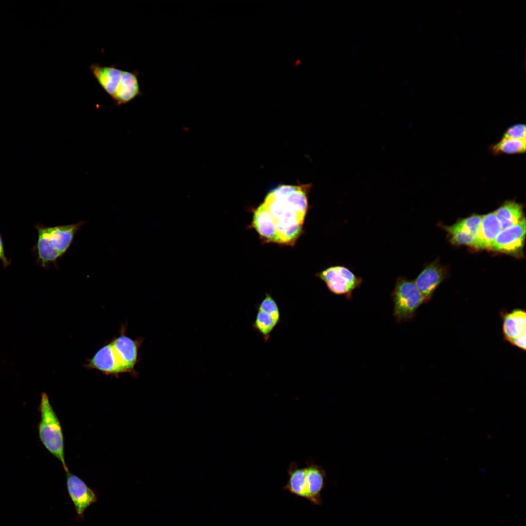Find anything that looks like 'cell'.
Instances as JSON below:
<instances>
[{
	"mask_svg": "<svg viewBox=\"0 0 526 526\" xmlns=\"http://www.w3.org/2000/svg\"><path fill=\"white\" fill-rule=\"evenodd\" d=\"M84 366L88 369L99 371L106 375L117 376L126 373L111 341L100 348L88 360Z\"/></svg>",
	"mask_w": 526,
	"mask_h": 526,
	"instance_id": "9",
	"label": "cell"
},
{
	"mask_svg": "<svg viewBox=\"0 0 526 526\" xmlns=\"http://www.w3.org/2000/svg\"><path fill=\"white\" fill-rule=\"evenodd\" d=\"M89 68L99 85L117 106L128 103L142 94L137 71H125L114 65L102 66L98 63H92Z\"/></svg>",
	"mask_w": 526,
	"mask_h": 526,
	"instance_id": "2",
	"label": "cell"
},
{
	"mask_svg": "<svg viewBox=\"0 0 526 526\" xmlns=\"http://www.w3.org/2000/svg\"><path fill=\"white\" fill-rule=\"evenodd\" d=\"M305 468L307 500L313 505L320 506L322 504L321 492L325 486L326 474L321 467L311 462H308Z\"/></svg>",
	"mask_w": 526,
	"mask_h": 526,
	"instance_id": "13",
	"label": "cell"
},
{
	"mask_svg": "<svg viewBox=\"0 0 526 526\" xmlns=\"http://www.w3.org/2000/svg\"><path fill=\"white\" fill-rule=\"evenodd\" d=\"M0 260L2 263L3 266L6 267L9 265L11 261L8 259L5 255L4 244L1 235L0 233Z\"/></svg>",
	"mask_w": 526,
	"mask_h": 526,
	"instance_id": "24",
	"label": "cell"
},
{
	"mask_svg": "<svg viewBox=\"0 0 526 526\" xmlns=\"http://www.w3.org/2000/svg\"><path fill=\"white\" fill-rule=\"evenodd\" d=\"M125 327H122L120 335L110 341L126 373L136 376L134 368L140 361L138 351L144 339L139 338L133 339L128 337Z\"/></svg>",
	"mask_w": 526,
	"mask_h": 526,
	"instance_id": "6",
	"label": "cell"
},
{
	"mask_svg": "<svg viewBox=\"0 0 526 526\" xmlns=\"http://www.w3.org/2000/svg\"><path fill=\"white\" fill-rule=\"evenodd\" d=\"M66 473L69 495L74 505L77 518L79 520H82L85 511L97 501V495L79 477L69 470Z\"/></svg>",
	"mask_w": 526,
	"mask_h": 526,
	"instance_id": "7",
	"label": "cell"
},
{
	"mask_svg": "<svg viewBox=\"0 0 526 526\" xmlns=\"http://www.w3.org/2000/svg\"><path fill=\"white\" fill-rule=\"evenodd\" d=\"M526 235V219L503 229L492 242L491 249L510 254L518 253L522 248Z\"/></svg>",
	"mask_w": 526,
	"mask_h": 526,
	"instance_id": "8",
	"label": "cell"
},
{
	"mask_svg": "<svg viewBox=\"0 0 526 526\" xmlns=\"http://www.w3.org/2000/svg\"><path fill=\"white\" fill-rule=\"evenodd\" d=\"M258 311H262L269 314L278 323L280 320V313L279 307L275 301L268 294L258 307Z\"/></svg>",
	"mask_w": 526,
	"mask_h": 526,
	"instance_id": "21",
	"label": "cell"
},
{
	"mask_svg": "<svg viewBox=\"0 0 526 526\" xmlns=\"http://www.w3.org/2000/svg\"><path fill=\"white\" fill-rule=\"evenodd\" d=\"M287 473L288 479L283 489L293 495L307 500L305 468H300L296 463L292 462L289 466Z\"/></svg>",
	"mask_w": 526,
	"mask_h": 526,
	"instance_id": "16",
	"label": "cell"
},
{
	"mask_svg": "<svg viewBox=\"0 0 526 526\" xmlns=\"http://www.w3.org/2000/svg\"><path fill=\"white\" fill-rule=\"evenodd\" d=\"M444 276V269L434 262L426 266L417 277L414 282L426 302L431 299Z\"/></svg>",
	"mask_w": 526,
	"mask_h": 526,
	"instance_id": "12",
	"label": "cell"
},
{
	"mask_svg": "<svg viewBox=\"0 0 526 526\" xmlns=\"http://www.w3.org/2000/svg\"><path fill=\"white\" fill-rule=\"evenodd\" d=\"M526 145L525 140L502 137L499 141L489 146V151L494 156L502 154H522L526 151Z\"/></svg>",
	"mask_w": 526,
	"mask_h": 526,
	"instance_id": "18",
	"label": "cell"
},
{
	"mask_svg": "<svg viewBox=\"0 0 526 526\" xmlns=\"http://www.w3.org/2000/svg\"><path fill=\"white\" fill-rule=\"evenodd\" d=\"M502 329L505 339L512 345L520 338L526 336V314L524 310L517 308L503 313Z\"/></svg>",
	"mask_w": 526,
	"mask_h": 526,
	"instance_id": "11",
	"label": "cell"
},
{
	"mask_svg": "<svg viewBox=\"0 0 526 526\" xmlns=\"http://www.w3.org/2000/svg\"><path fill=\"white\" fill-rule=\"evenodd\" d=\"M308 187L281 185L270 193L276 198L283 201L291 209L304 219L308 210Z\"/></svg>",
	"mask_w": 526,
	"mask_h": 526,
	"instance_id": "10",
	"label": "cell"
},
{
	"mask_svg": "<svg viewBox=\"0 0 526 526\" xmlns=\"http://www.w3.org/2000/svg\"><path fill=\"white\" fill-rule=\"evenodd\" d=\"M502 230L500 222L494 212L482 215L474 247L479 249L490 248Z\"/></svg>",
	"mask_w": 526,
	"mask_h": 526,
	"instance_id": "14",
	"label": "cell"
},
{
	"mask_svg": "<svg viewBox=\"0 0 526 526\" xmlns=\"http://www.w3.org/2000/svg\"><path fill=\"white\" fill-rule=\"evenodd\" d=\"M446 230L450 234L452 243L474 246L475 236L463 230L456 224L446 227Z\"/></svg>",
	"mask_w": 526,
	"mask_h": 526,
	"instance_id": "20",
	"label": "cell"
},
{
	"mask_svg": "<svg viewBox=\"0 0 526 526\" xmlns=\"http://www.w3.org/2000/svg\"><path fill=\"white\" fill-rule=\"evenodd\" d=\"M526 125L524 124L518 123L508 127L502 137L526 140Z\"/></svg>",
	"mask_w": 526,
	"mask_h": 526,
	"instance_id": "23",
	"label": "cell"
},
{
	"mask_svg": "<svg viewBox=\"0 0 526 526\" xmlns=\"http://www.w3.org/2000/svg\"><path fill=\"white\" fill-rule=\"evenodd\" d=\"M278 323L268 313L258 311L253 324V327L258 332L266 341Z\"/></svg>",
	"mask_w": 526,
	"mask_h": 526,
	"instance_id": "19",
	"label": "cell"
},
{
	"mask_svg": "<svg viewBox=\"0 0 526 526\" xmlns=\"http://www.w3.org/2000/svg\"><path fill=\"white\" fill-rule=\"evenodd\" d=\"M39 411L40 421L38 434L43 446L62 464L65 471L69 470L64 457V438L59 419L55 412L47 394H41Z\"/></svg>",
	"mask_w": 526,
	"mask_h": 526,
	"instance_id": "3",
	"label": "cell"
},
{
	"mask_svg": "<svg viewBox=\"0 0 526 526\" xmlns=\"http://www.w3.org/2000/svg\"><path fill=\"white\" fill-rule=\"evenodd\" d=\"M482 217V215H473L455 224L463 230L476 236Z\"/></svg>",
	"mask_w": 526,
	"mask_h": 526,
	"instance_id": "22",
	"label": "cell"
},
{
	"mask_svg": "<svg viewBox=\"0 0 526 526\" xmlns=\"http://www.w3.org/2000/svg\"><path fill=\"white\" fill-rule=\"evenodd\" d=\"M494 212L502 229L517 224L524 218L522 205L514 200L505 201Z\"/></svg>",
	"mask_w": 526,
	"mask_h": 526,
	"instance_id": "17",
	"label": "cell"
},
{
	"mask_svg": "<svg viewBox=\"0 0 526 526\" xmlns=\"http://www.w3.org/2000/svg\"><path fill=\"white\" fill-rule=\"evenodd\" d=\"M84 224L85 222L81 221L47 226L36 223L35 227L38 232V240L32 249L36 263L45 269H49L52 264L58 268V261L69 249L75 234Z\"/></svg>",
	"mask_w": 526,
	"mask_h": 526,
	"instance_id": "1",
	"label": "cell"
},
{
	"mask_svg": "<svg viewBox=\"0 0 526 526\" xmlns=\"http://www.w3.org/2000/svg\"><path fill=\"white\" fill-rule=\"evenodd\" d=\"M326 283L329 290L336 295H343L350 300L353 291L362 282L361 277L356 276L348 267L343 265L331 266L318 274Z\"/></svg>",
	"mask_w": 526,
	"mask_h": 526,
	"instance_id": "5",
	"label": "cell"
},
{
	"mask_svg": "<svg viewBox=\"0 0 526 526\" xmlns=\"http://www.w3.org/2000/svg\"><path fill=\"white\" fill-rule=\"evenodd\" d=\"M252 224L264 242L281 244L274 220L263 204L254 211Z\"/></svg>",
	"mask_w": 526,
	"mask_h": 526,
	"instance_id": "15",
	"label": "cell"
},
{
	"mask_svg": "<svg viewBox=\"0 0 526 526\" xmlns=\"http://www.w3.org/2000/svg\"><path fill=\"white\" fill-rule=\"evenodd\" d=\"M391 297L394 303L393 315L399 323L412 320L418 308L426 302L414 282L404 277L397 278Z\"/></svg>",
	"mask_w": 526,
	"mask_h": 526,
	"instance_id": "4",
	"label": "cell"
}]
</instances>
